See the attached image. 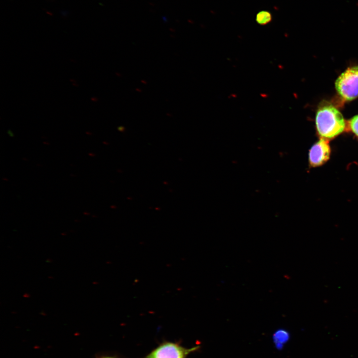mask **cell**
<instances>
[{
	"mask_svg": "<svg viewBox=\"0 0 358 358\" xmlns=\"http://www.w3.org/2000/svg\"><path fill=\"white\" fill-rule=\"evenodd\" d=\"M315 123L318 135L321 138L328 140L341 134L345 130L346 124L341 112L328 103L319 107Z\"/></svg>",
	"mask_w": 358,
	"mask_h": 358,
	"instance_id": "obj_1",
	"label": "cell"
},
{
	"mask_svg": "<svg viewBox=\"0 0 358 358\" xmlns=\"http://www.w3.org/2000/svg\"><path fill=\"white\" fill-rule=\"evenodd\" d=\"M335 88L340 96L345 101L358 97V66L348 68L335 82Z\"/></svg>",
	"mask_w": 358,
	"mask_h": 358,
	"instance_id": "obj_2",
	"label": "cell"
},
{
	"mask_svg": "<svg viewBox=\"0 0 358 358\" xmlns=\"http://www.w3.org/2000/svg\"><path fill=\"white\" fill-rule=\"evenodd\" d=\"M200 346L186 348L179 342H164L143 358H186L192 352L197 351Z\"/></svg>",
	"mask_w": 358,
	"mask_h": 358,
	"instance_id": "obj_3",
	"label": "cell"
},
{
	"mask_svg": "<svg viewBox=\"0 0 358 358\" xmlns=\"http://www.w3.org/2000/svg\"><path fill=\"white\" fill-rule=\"evenodd\" d=\"M330 155L331 148L329 140L321 138L309 151V164L313 168L320 167L329 160Z\"/></svg>",
	"mask_w": 358,
	"mask_h": 358,
	"instance_id": "obj_4",
	"label": "cell"
},
{
	"mask_svg": "<svg viewBox=\"0 0 358 358\" xmlns=\"http://www.w3.org/2000/svg\"><path fill=\"white\" fill-rule=\"evenodd\" d=\"M273 340L276 348L280 350L290 338L288 332L284 329H279L276 331L273 335Z\"/></svg>",
	"mask_w": 358,
	"mask_h": 358,
	"instance_id": "obj_5",
	"label": "cell"
},
{
	"mask_svg": "<svg viewBox=\"0 0 358 358\" xmlns=\"http://www.w3.org/2000/svg\"><path fill=\"white\" fill-rule=\"evenodd\" d=\"M271 13L267 10H261L258 12L256 16V21L261 25H266L272 20Z\"/></svg>",
	"mask_w": 358,
	"mask_h": 358,
	"instance_id": "obj_6",
	"label": "cell"
},
{
	"mask_svg": "<svg viewBox=\"0 0 358 358\" xmlns=\"http://www.w3.org/2000/svg\"><path fill=\"white\" fill-rule=\"evenodd\" d=\"M349 130L358 137V115H355L348 121Z\"/></svg>",
	"mask_w": 358,
	"mask_h": 358,
	"instance_id": "obj_7",
	"label": "cell"
},
{
	"mask_svg": "<svg viewBox=\"0 0 358 358\" xmlns=\"http://www.w3.org/2000/svg\"><path fill=\"white\" fill-rule=\"evenodd\" d=\"M101 358H118L115 357H111V356H106V357H103Z\"/></svg>",
	"mask_w": 358,
	"mask_h": 358,
	"instance_id": "obj_8",
	"label": "cell"
}]
</instances>
